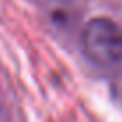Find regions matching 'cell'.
<instances>
[{
  "instance_id": "obj_1",
  "label": "cell",
  "mask_w": 122,
  "mask_h": 122,
  "mask_svg": "<svg viewBox=\"0 0 122 122\" xmlns=\"http://www.w3.org/2000/svg\"><path fill=\"white\" fill-rule=\"evenodd\" d=\"M83 49L95 65H117L122 61V29L110 18L90 20L83 32Z\"/></svg>"
}]
</instances>
